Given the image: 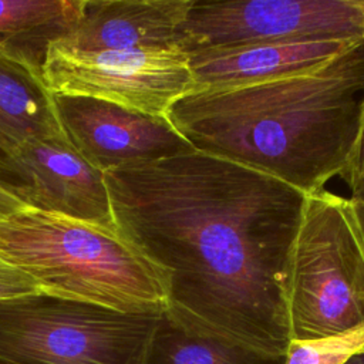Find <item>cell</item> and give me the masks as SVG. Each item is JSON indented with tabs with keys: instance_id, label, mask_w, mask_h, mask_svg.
<instances>
[{
	"instance_id": "obj_1",
	"label": "cell",
	"mask_w": 364,
	"mask_h": 364,
	"mask_svg": "<svg viewBox=\"0 0 364 364\" xmlns=\"http://www.w3.org/2000/svg\"><path fill=\"white\" fill-rule=\"evenodd\" d=\"M104 181L118 230L161 274L169 316L286 355L287 266L306 193L196 149L109 169Z\"/></svg>"
},
{
	"instance_id": "obj_2",
	"label": "cell",
	"mask_w": 364,
	"mask_h": 364,
	"mask_svg": "<svg viewBox=\"0 0 364 364\" xmlns=\"http://www.w3.org/2000/svg\"><path fill=\"white\" fill-rule=\"evenodd\" d=\"M364 115V38L306 73L193 90L168 122L196 151L269 173L309 195L344 176Z\"/></svg>"
},
{
	"instance_id": "obj_3",
	"label": "cell",
	"mask_w": 364,
	"mask_h": 364,
	"mask_svg": "<svg viewBox=\"0 0 364 364\" xmlns=\"http://www.w3.org/2000/svg\"><path fill=\"white\" fill-rule=\"evenodd\" d=\"M0 257L41 293L131 314H161L159 272L117 225L23 208L0 218Z\"/></svg>"
},
{
	"instance_id": "obj_4",
	"label": "cell",
	"mask_w": 364,
	"mask_h": 364,
	"mask_svg": "<svg viewBox=\"0 0 364 364\" xmlns=\"http://www.w3.org/2000/svg\"><path fill=\"white\" fill-rule=\"evenodd\" d=\"M290 341L364 327V239L350 198L320 189L306 202L287 266Z\"/></svg>"
},
{
	"instance_id": "obj_5",
	"label": "cell",
	"mask_w": 364,
	"mask_h": 364,
	"mask_svg": "<svg viewBox=\"0 0 364 364\" xmlns=\"http://www.w3.org/2000/svg\"><path fill=\"white\" fill-rule=\"evenodd\" d=\"M161 314L46 293L0 300V364H144Z\"/></svg>"
},
{
	"instance_id": "obj_6",
	"label": "cell",
	"mask_w": 364,
	"mask_h": 364,
	"mask_svg": "<svg viewBox=\"0 0 364 364\" xmlns=\"http://www.w3.org/2000/svg\"><path fill=\"white\" fill-rule=\"evenodd\" d=\"M41 70L54 95L91 97L158 118L195 88L183 48L87 51L54 41Z\"/></svg>"
},
{
	"instance_id": "obj_7",
	"label": "cell",
	"mask_w": 364,
	"mask_h": 364,
	"mask_svg": "<svg viewBox=\"0 0 364 364\" xmlns=\"http://www.w3.org/2000/svg\"><path fill=\"white\" fill-rule=\"evenodd\" d=\"M364 0H192L185 51L307 37L363 38Z\"/></svg>"
},
{
	"instance_id": "obj_8",
	"label": "cell",
	"mask_w": 364,
	"mask_h": 364,
	"mask_svg": "<svg viewBox=\"0 0 364 364\" xmlns=\"http://www.w3.org/2000/svg\"><path fill=\"white\" fill-rule=\"evenodd\" d=\"M55 107L71 145L102 173L193 149L166 118L81 95H55Z\"/></svg>"
},
{
	"instance_id": "obj_9",
	"label": "cell",
	"mask_w": 364,
	"mask_h": 364,
	"mask_svg": "<svg viewBox=\"0 0 364 364\" xmlns=\"http://www.w3.org/2000/svg\"><path fill=\"white\" fill-rule=\"evenodd\" d=\"M6 161L16 176L13 192L24 205L115 225L104 173L85 162L67 136L27 141Z\"/></svg>"
},
{
	"instance_id": "obj_10",
	"label": "cell",
	"mask_w": 364,
	"mask_h": 364,
	"mask_svg": "<svg viewBox=\"0 0 364 364\" xmlns=\"http://www.w3.org/2000/svg\"><path fill=\"white\" fill-rule=\"evenodd\" d=\"M360 38L307 37L186 51L195 88H230L310 71Z\"/></svg>"
},
{
	"instance_id": "obj_11",
	"label": "cell",
	"mask_w": 364,
	"mask_h": 364,
	"mask_svg": "<svg viewBox=\"0 0 364 364\" xmlns=\"http://www.w3.org/2000/svg\"><path fill=\"white\" fill-rule=\"evenodd\" d=\"M192 0H84L80 20L57 43L75 50L183 48Z\"/></svg>"
},
{
	"instance_id": "obj_12",
	"label": "cell",
	"mask_w": 364,
	"mask_h": 364,
	"mask_svg": "<svg viewBox=\"0 0 364 364\" xmlns=\"http://www.w3.org/2000/svg\"><path fill=\"white\" fill-rule=\"evenodd\" d=\"M57 136L67 135L41 64L0 47V155L7 158L31 139Z\"/></svg>"
},
{
	"instance_id": "obj_13",
	"label": "cell",
	"mask_w": 364,
	"mask_h": 364,
	"mask_svg": "<svg viewBox=\"0 0 364 364\" xmlns=\"http://www.w3.org/2000/svg\"><path fill=\"white\" fill-rule=\"evenodd\" d=\"M286 355L183 326L164 311L149 340L144 364H284Z\"/></svg>"
},
{
	"instance_id": "obj_14",
	"label": "cell",
	"mask_w": 364,
	"mask_h": 364,
	"mask_svg": "<svg viewBox=\"0 0 364 364\" xmlns=\"http://www.w3.org/2000/svg\"><path fill=\"white\" fill-rule=\"evenodd\" d=\"M84 0H0V47L43 64L48 46L67 37Z\"/></svg>"
},
{
	"instance_id": "obj_15",
	"label": "cell",
	"mask_w": 364,
	"mask_h": 364,
	"mask_svg": "<svg viewBox=\"0 0 364 364\" xmlns=\"http://www.w3.org/2000/svg\"><path fill=\"white\" fill-rule=\"evenodd\" d=\"M363 348L364 327L337 337L290 341L284 364H346Z\"/></svg>"
},
{
	"instance_id": "obj_16",
	"label": "cell",
	"mask_w": 364,
	"mask_h": 364,
	"mask_svg": "<svg viewBox=\"0 0 364 364\" xmlns=\"http://www.w3.org/2000/svg\"><path fill=\"white\" fill-rule=\"evenodd\" d=\"M41 293L37 283L0 257V300Z\"/></svg>"
},
{
	"instance_id": "obj_17",
	"label": "cell",
	"mask_w": 364,
	"mask_h": 364,
	"mask_svg": "<svg viewBox=\"0 0 364 364\" xmlns=\"http://www.w3.org/2000/svg\"><path fill=\"white\" fill-rule=\"evenodd\" d=\"M343 179L347 181L351 191L364 179V115L354 146V152Z\"/></svg>"
},
{
	"instance_id": "obj_18",
	"label": "cell",
	"mask_w": 364,
	"mask_h": 364,
	"mask_svg": "<svg viewBox=\"0 0 364 364\" xmlns=\"http://www.w3.org/2000/svg\"><path fill=\"white\" fill-rule=\"evenodd\" d=\"M27 208L10 189L0 185V218Z\"/></svg>"
},
{
	"instance_id": "obj_19",
	"label": "cell",
	"mask_w": 364,
	"mask_h": 364,
	"mask_svg": "<svg viewBox=\"0 0 364 364\" xmlns=\"http://www.w3.org/2000/svg\"><path fill=\"white\" fill-rule=\"evenodd\" d=\"M0 185L10 189L11 192L14 191V186H16V176H14L9 162L1 155H0Z\"/></svg>"
},
{
	"instance_id": "obj_20",
	"label": "cell",
	"mask_w": 364,
	"mask_h": 364,
	"mask_svg": "<svg viewBox=\"0 0 364 364\" xmlns=\"http://www.w3.org/2000/svg\"><path fill=\"white\" fill-rule=\"evenodd\" d=\"M350 199H351V203H353V208H354V213H355V218H357V222H358L363 239H364V200L354 199V198H350Z\"/></svg>"
},
{
	"instance_id": "obj_21",
	"label": "cell",
	"mask_w": 364,
	"mask_h": 364,
	"mask_svg": "<svg viewBox=\"0 0 364 364\" xmlns=\"http://www.w3.org/2000/svg\"><path fill=\"white\" fill-rule=\"evenodd\" d=\"M350 198L364 200V179L351 191V196H350Z\"/></svg>"
},
{
	"instance_id": "obj_22",
	"label": "cell",
	"mask_w": 364,
	"mask_h": 364,
	"mask_svg": "<svg viewBox=\"0 0 364 364\" xmlns=\"http://www.w3.org/2000/svg\"><path fill=\"white\" fill-rule=\"evenodd\" d=\"M346 364H364V348L355 355H353Z\"/></svg>"
},
{
	"instance_id": "obj_23",
	"label": "cell",
	"mask_w": 364,
	"mask_h": 364,
	"mask_svg": "<svg viewBox=\"0 0 364 364\" xmlns=\"http://www.w3.org/2000/svg\"><path fill=\"white\" fill-rule=\"evenodd\" d=\"M363 38H364V36H363Z\"/></svg>"
}]
</instances>
